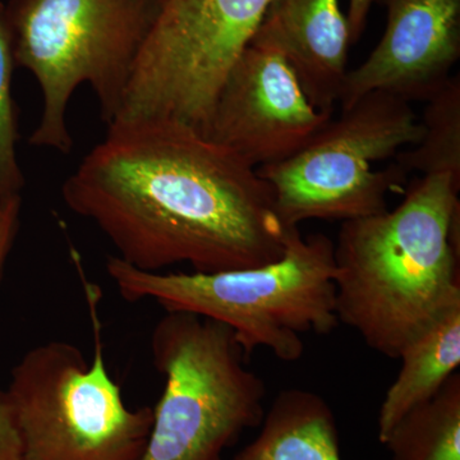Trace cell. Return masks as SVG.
<instances>
[{
    "label": "cell",
    "instance_id": "obj_15",
    "mask_svg": "<svg viewBox=\"0 0 460 460\" xmlns=\"http://www.w3.org/2000/svg\"><path fill=\"white\" fill-rule=\"evenodd\" d=\"M419 144L402 150L396 164L411 172L452 174L460 180V77L453 75L443 89L426 102Z\"/></svg>",
    "mask_w": 460,
    "mask_h": 460
},
{
    "label": "cell",
    "instance_id": "obj_17",
    "mask_svg": "<svg viewBox=\"0 0 460 460\" xmlns=\"http://www.w3.org/2000/svg\"><path fill=\"white\" fill-rule=\"evenodd\" d=\"M21 195L0 199V280L20 229Z\"/></svg>",
    "mask_w": 460,
    "mask_h": 460
},
{
    "label": "cell",
    "instance_id": "obj_13",
    "mask_svg": "<svg viewBox=\"0 0 460 460\" xmlns=\"http://www.w3.org/2000/svg\"><path fill=\"white\" fill-rule=\"evenodd\" d=\"M401 370L387 389L378 411L377 435L383 444L396 423L440 392L460 365V305L445 313L405 345Z\"/></svg>",
    "mask_w": 460,
    "mask_h": 460
},
{
    "label": "cell",
    "instance_id": "obj_4",
    "mask_svg": "<svg viewBox=\"0 0 460 460\" xmlns=\"http://www.w3.org/2000/svg\"><path fill=\"white\" fill-rule=\"evenodd\" d=\"M163 0H9L4 8L16 66L40 86L33 146L71 151L66 109L89 84L107 126L119 111L133 66Z\"/></svg>",
    "mask_w": 460,
    "mask_h": 460
},
{
    "label": "cell",
    "instance_id": "obj_3",
    "mask_svg": "<svg viewBox=\"0 0 460 460\" xmlns=\"http://www.w3.org/2000/svg\"><path fill=\"white\" fill-rule=\"evenodd\" d=\"M107 272L128 302L153 299L165 311L198 314L228 326L247 357L259 348L299 361L304 335L339 326L334 242L288 229L283 256L256 268L220 272H148L108 257Z\"/></svg>",
    "mask_w": 460,
    "mask_h": 460
},
{
    "label": "cell",
    "instance_id": "obj_11",
    "mask_svg": "<svg viewBox=\"0 0 460 460\" xmlns=\"http://www.w3.org/2000/svg\"><path fill=\"white\" fill-rule=\"evenodd\" d=\"M250 45L283 57L311 104L334 111L352 45L339 0H270Z\"/></svg>",
    "mask_w": 460,
    "mask_h": 460
},
{
    "label": "cell",
    "instance_id": "obj_5",
    "mask_svg": "<svg viewBox=\"0 0 460 460\" xmlns=\"http://www.w3.org/2000/svg\"><path fill=\"white\" fill-rule=\"evenodd\" d=\"M83 280L93 334L91 363L75 344L31 348L11 372L5 394L23 460H141L153 428L151 407H127L109 374L98 288Z\"/></svg>",
    "mask_w": 460,
    "mask_h": 460
},
{
    "label": "cell",
    "instance_id": "obj_1",
    "mask_svg": "<svg viewBox=\"0 0 460 460\" xmlns=\"http://www.w3.org/2000/svg\"><path fill=\"white\" fill-rule=\"evenodd\" d=\"M69 210L95 224L138 270L195 272L279 260L288 229L257 169L187 124L124 120L63 184Z\"/></svg>",
    "mask_w": 460,
    "mask_h": 460
},
{
    "label": "cell",
    "instance_id": "obj_18",
    "mask_svg": "<svg viewBox=\"0 0 460 460\" xmlns=\"http://www.w3.org/2000/svg\"><path fill=\"white\" fill-rule=\"evenodd\" d=\"M0 460H23L22 447L13 414L5 394L0 387Z\"/></svg>",
    "mask_w": 460,
    "mask_h": 460
},
{
    "label": "cell",
    "instance_id": "obj_12",
    "mask_svg": "<svg viewBox=\"0 0 460 460\" xmlns=\"http://www.w3.org/2000/svg\"><path fill=\"white\" fill-rule=\"evenodd\" d=\"M260 426L230 460H341L334 411L313 390H281Z\"/></svg>",
    "mask_w": 460,
    "mask_h": 460
},
{
    "label": "cell",
    "instance_id": "obj_14",
    "mask_svg": "<svg viewBox=\"0 0 460 460\" xmlns=\"http://www.w3.org/2000/svg\"><path fill=\"white\" fill-rule=\"evenodd\" d=\"M392 460H460V375L411 410L387 435Z\"/></svg>",
    "mask_w": 460,
    "mask_h": 460
},
{
    "label": "cell",
    "instance_id": "obj_8",
    "mask_svg": "<svg viewBox=\"0 0 460 460\" xmlns=\"http://www.w3.org/2000/svg\"><path fill=\"white\" fill-rule=\"evenodd\" d=\"M269 3L163 0L111 123L171 120L204 133L230 69L250 47Z\"/></svg>",
    "mask_w": 460,
    "mask_h": 460
},
{
    "label": "cell",
    "instance_id": "obj_10",
    "mask_svg": "<svg viewBox=\"0 0 460 460\" xmlns=\"http://www.w3.org/2000/svg\"><path fill=\"white\" fill-rule=\"evenodd\" d=\"M386 27L365 62L348 71L339 104L350 107L372 91L428 102L452 77L460 58V0H374Z\"/></svg>",
    "mask_w": 460,
    "mask_h": 460
},
{
    "label": "cell",
    "instance_id": "obj_16",
    "mask_svg": "<svg viewBox=\"0 0 460 460\" xmlns=\"http://www.w3.org/2000/svg\"><path fill=\"white\" fill-rule=\"evenodd\" d=\"M14 66L4 7L0 4V199L21 195L25 186L17 159V111L12 96Z\"/></svg>",
    "mask_w": 460,
    "mask_h": 460
},
{
    "label": "cell",
    "instance_id": "obj_7",
    "mask_svg": "<svg viewBox=\"0 0 460 460\" xmlns=\"http://www.w3.org/2000/svg\"><path fill=\"white\" fill-rule=\"evenodd\" d=\"M422 133L411 102L372 91L341 109L292 156L257 172L286 228L314 219H362L389 210L387 196L407 183L408 172L396 163L374 171L375 163L419 144Z\"/></svg>",
    "mask_w": 460,
    "mask_h": 460
},
{
    "label": "cell",
    "instance_id": "obj_6",
    "mask_svg": "<svg viewBox=\"0 0 460 460\" xmlns=\"http://www.w3.org/2000/svg\"><path fill=\"white\" fill-rule=\"evenodd\" d=\"M164 390L141 460H224V453L265 416V383L228 326L165 311L151 334Z\"/></svg>",
    "mask_w": 460,
    "mask_h": 460
},
{
    "label": "cell",
    "instance_id": "obj_9",
    "mask_svg": "<svg viewBox=\"0 0 460 460\" xmlns=\"http://www.w3.org/2000/svg\"><path fill=\"white\" fill-rule=\"evenodd\" d=\"M332 118L311 104L283 57L250 45L230 69L204 135L259 169L292 156Z\"/></svg>",
    "mask_w": 460,
    "mask_h": 460
},
{
    "label": "cell",
    "instance_id": "obj_2",
    "mask_svg": "<svg viewBox=\"0 0 460 460\" xmlns=\"http://www.w3.org/2000/svg\"><path fill=\"white\" fill-rule=\"evenodd\" d=\"M460 180L422 175L394 210L341 223L334 243L339 323L398 359L460 305Z\"/></svg>",
    "mask_w": 460,
    "mask_h": 460
},
{
    "label": "cell",
    "instance_id": "obj_19",
    "mask_svg": "<svg viewBox=\"0 0 460 460\" xmlns=\"http://www.w3.org/2000/svg\"><path fill=\"white\" fill-rule=\"evenodd\" d=\"M372 4L374 0H349L347 21L349 26L350 44H356L362 38L367 26L368 13Z\"/></svg>",
    "mask_w": 460,
    "mask_h": 460
}]
</instances>
